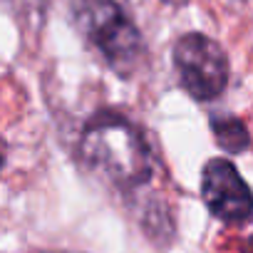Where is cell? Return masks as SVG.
I'll return each instance as SVG.
<instances>
[{"label": "cell", "instance_id": "obj_5", "mask_svg": "<svg viewBox=\"0 0 253 253\" xmlns=\"http://www.w3.org/2000/svg\"><path fill=\"white\" fill-rule=\"evenodd\" d=\"M211 132L216 137V144L223 152H228V154H238V152H246L251 147L248 129H246V124L238 117L213 114L211 117Z\"/></svg>", "mask_w": 253, "mask_h": 253}, {"label": "cell", "instance_id": "obj_6", "mask_svg": "<svg viewBox=\"0 0 253 253\" xmlns=\"http://www.w3.org/2000/svg\"><path fill=\"white\" fill-rule=\"evenodd\" d=\"M243 253H253V238H248V241H246V246H243Z\"/></svg>", "mask_w": 253, "mask_h": 253}, {"label": "cell", "instance_id": "obj_7", "mask_svg": "<svg viewBox=\"0 0 253 253\" xmlns=\"http://www.w3.org/2000/svg\"><path fill=\"white\" fill-rule=\"evenodd\" d=\"M164 3H167V5H186L189 0H164Z\"/></svg>", "mask_w": 253, "mask_h": 253}, {"label": "cell", "instance_id": "obj_1", "mask_svg": "<svg viewBox=\"0 0 253 253\" xmlns=\"http://www.w3.org/2000/svg\"><path fill=\"white\" fill-rule=\"evenodd\" d=\"M80 157L117 189H137L154 174V154L144 132L119 112H97L84 124Z\"/></svg>", "mask_w": 253, "mask_h": 253}, {"label": "cell", "instance_id": "obj_8", "mask_svg": "<svg viewBox=\"0 0 253 253\" xmlns=\"http://www.w3.org/2000/svg\"><path fill=\"white\" fill-rule=\"evenodd\" d=\"M42 253H57V251H42Z\"/></svg>", "mask_w": 253, "mask_h": 253}, {"label": "cell", "instance_id": "obj_4", "mask_svg": "<svg viewBox=\"0 0 253 253\" xmlns=\"http://www.w3.org/2000/svg\"><path fill=\"white\" fill-rule=\"evenodd\" d=\"M201 196L211 216L223 223L253 221V191L228 159H211L201 171Z\"/></svg>", "mask_w": 253, "mask_h": 253}, {"label": "cell", "instance_id": "obj_2", "mask_svg": "<svg viewBox=\"0 0 253 253\" xmlns=\"http://www.w3.org/2000/svg\"><path fill=\"white\" fill-rule=\"evenodd\" d=\"M72 15L80 35L99 52L109 70L119 77H132L139 70L144 40L117 0H77Z\"/></svg>", "mask_w": 253, "mask_h": 253}, {"label": "cell", "instance_id": "obj_3", "mask_svg": "<svg viewBox=\"0 0 253 253\" xmlns=\"http://www.w3.org/2000/svg\"><path fill=\"white\" fill-rule=\"evenodd\" d=\"M174 70L181 87L199 102H211L228 84V57L223 47L204 33H186L171 50Z\"/></svg>", "mask_w": 253, "mask_h": 253}]
</instances>
